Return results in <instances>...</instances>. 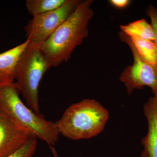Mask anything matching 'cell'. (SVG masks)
Returning a JSON list of instances; mask_svg holds the SVG:
<instances>
[{
  "label": "cell",
  "instance_id": "obj_1",
  "mask_svg": "<svg viewBox=\"0 0 157 157\" xmlns=\"http://www.w3.org/2000/svg\"><path fill=\"white\" fill-rule=\"evenodd\" d=\"M93 0L81 1L72 14L40 48L48 68L67 62L76 46L88 36V25L92 18Z\"/></svg>",
  "mask_w": 157,
  "mask_h": 157
},
{
  "label": "cell",
  "instance_id": "obj_2",
  "mask_svg": "<svg viewBox=\"0 0 157 157\" xmlns=\"http://www.w3.org/2000/svg\"><path fill=\"white\" fill-rule=\"evenodd\" d=\"M15 82L0 86V111L31 137L54 146L59 133L55 122L47 121L23 103Z\"/></svg>",
  "mask_w": 157,
  "mask_h": 157
},
{
  "label": "cell",
  "instance_id": "obj_3",
  "mask_svg": "<svg viewBox=\"0 0 157 157\" xmlns=\"http://www.w3.org/2000/svg\"><path fill=\"white\" fill-rule=\"evenodd\" d=\"M109 116L98 101L84 99L70 105L55 124L59 134L68 139H90L104 131Z\"/></svg>",
  "mask_w": 157,
  "mask_h": 157
},
{
  "label": "cell",
  "instance_id": "obj_4",
  "mask_svg": "<svg viewBox=\"0 0 157 157\" xmlns=\"http://www.w3.org/2000/svg\"><path fill=\"white\" fill-rule=\"evenodd\" d=\"M49 69L40 46L29 43L17 63L14 82L28 107L38 114L39 84Z\"/></svg>",
  "mask_w": 157,
  "mask_h": 157
},
{
  "label": "cell",
  "instance_id": "obj_5",
  "mask_svg": "<svg viewBox=\"0 0 157 157\" xmlns=\"http://www.w3.org/2000/svg\"><path fill=\"white\" fill-rule=\"evenodd\" d=\"M118 34L121 40L130 47L134 57L133 64L128 66L120 76L128 94H132L134 90L148 86L154 96H157V66L149 64L141 58L128 35L121 31Z\"/></svg>",
  "mask_w": 157,
  "mask_h": 157
},
{
  "label": "cell",
  "instance_id": "obj_6",
  "mask_svg": "<svg viewBox=\"0 0 157 157\" xmlns=\"http://www.w3.org/2000/svg\"><path fill=\"white\" fill-rule=\"evenodd\" d=\"M81 1L67 0L55 9L34 16L25 27L30 43L40 45L46 41L76 9Z\"/></svg>",
  "mask_w": 157,
  "mask_h": 157
},
{
  "label": "cell",
  "instance_id": "obj_7",
  "mask_svg": "<svg viewBox=\"0 0 157 157\" xmlns=\"http://www.w3.org/2000/svg\"><path fill=\"white\" fill-rule=\"evenodd\" d=\"M30 137L0 111V157H7L21 148Z\"/></svg>",
  "mask_w": 157,
  "mask_h": 157
},
{
  "label": "cell",
  "instance_id": "obj_8",
  "mask_svg": "<svg viewBox=\"0 0 157 157\" xmlns=\"http://www.w3.org/2000/svg\"><path fill=\"white\" fill-rule=\"evenodd\" d=\"M143 112L148 124V132L141 140L144 150L147 157H157V96L149 98Z\"/></svg>",
  "mask_w": 157,
  "mask_h": 157
},
{
  "label": "cell",
  "instance_id": "obj_9",
  "mask_svg": "<svg viewBox=\"0 0 157 157\" xmlns=\"http://www.w3.org/2000/svg\"><path fill=\"white\" fill-rule=\"evenodd\" d=\"M29 43L26 39L23 43L0 53V86L14 82L17 63Z\"/></svg>",
  "mask_w": 157,
  "mask_h": 157
},
{
  "label": "cell",
  "instance_id": "obj_10",
  "mask_svg": "<svg viewBox=\"0 0 157 157\" xmlns=\"http://www.w3.org/2000/svg\"><path fill=\"white\" fill-rule=\"evenodd\" d=\"M121 32L129 36H134L154 42L155 35L151 25L144 19L138 20L126 25L120 26Z\"/></svg>",
  "mask_w": 157,
  "mask_h": 157
},
{
  "label": "cell",
  "instance_id": "obj_11",
  "mask_svg": "<svg viewBox=\"0 0 157 157\" xmlns=\"http://www.w3.org/2000/svg\"><path fill=\"white\" fill-rule=\"evenodd\" d=\"M128 36L141 58L149 64L157 66V47L155 42L136 37Z\"/></svg>",
  "mask_w": 157,
  "mask_h": 157
},
{
  "label": "cell",
  "instance_id": "obj_12",
  "mask_svg": "<svg viewBox=\"0 0 157 157\" xmlns=\"http://www.w3.org/2000/svg\"><path fill=\"white\" fill-rule=\"evenodd\" d=\"M67 0H27L25 5L33 17L58 9Z\"/></svg>",
  "mask_w": 157,
  "mask_h": 157
},
{
  "label": "cell",
  "instance_id": "obj_13",
  "mask_svg": "<svg viewBox=\"0 0 157 157\" xmlns=\"http://www.w3.org/2000/svg\"><path fill=\"white\" fill-rule=\"evenodd\" d=\"M37 140L36 138L30 137L28 141L23 146L7 157H33L36 150Z\"/></svg>",
  "mask_w": 157,
  "mask_h": 157
},
{
  "label": "cell",
  "instance_id": "obj_14",
  "mask_svg": "<svg viewBox=\"0 0 157 157\" xmlns=\"http://www.w3.org/2000/svg\"><path fill=\"white\" fill-rule=\"evenodd\" d=\"M146 14L151 20V25L155 35L154 42L157 47V9L150 5L147 9Z\"/></svg>",
  "mask_w": 157,
  "mask_h": 157
},
{
  "label": "cell",
  "instance_id": "obj_15",
  "mask_svg": "<svg viewBox=\"0 0 157 157\" xmlns=\"http://www.w3.org/2000/svg\"><path fill=\"white\" fill-rule=\"evenodd\" d=\"M109 2L116 8L122 9L128 6L131 1L129 0H110Z\"/></svg>",
  "mask_w": 157,
  "mask_h": 157
},
{
  "label": "cell",
  "instance_id": "obj_16",
  "mask_svg": "<svg viewBox=\"0 0 157 157\" xmlns=\"http://www.w3.org/2000/svg\"><path fill=\"white\" fill-rule=\"evenodd\" d=\"M54 157H59L56 150L53 146H49Z\"/></svg>",
  "mask_w": 157,
  "mask_h": 157
},
{
  "label": "cell",
  "instance_id": "obj_17",
  "mask_svg": "<svg viewBox=\"0 0 157 157\" xmlns=\"http://www.w3.org/2000/svg\"><path fill=\"white\" fill-rule=\"evenodd\" d=\"M139 157H147L146 152L144 151V150H143V151L141 152Z\"/></svg>",
  "mask_w": 157,
  "mask_h": 157
}]
</instances>
